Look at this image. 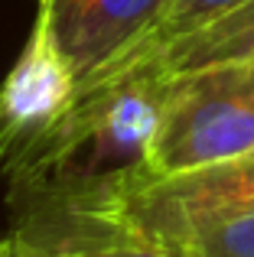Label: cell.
<instances>
[{
    "label": "cell",
    "instance_id": "5b68a950",
    "mask_svg": "<svg viewBox=\"0 0 254 257\" xmlns=\"http://www.w3.org/2000/svg\"><path fill=\"white\" fill-rule=\"evenodd\" d=\"M0 257H189L179 244L78 221H13Z\"/></svg>",
    "mask_w": 254,
    "mask_h": 257
},
{
    "label": "cell",
    "instance_id": "277c9868",
    "mask_svg": "<svg viewBox=\"0 0 254 257\" xmlns=\"http://www.w3.org/2000/svg\"><path fill=\"white\" fill-rule=\"evenodd\" d=\"M166 0H36V20L72 65L78 88L121 62L150 33Z\"/></svg>",
    "mask_w": 254,
    "mask_h": 257
},
{
    "label": "cell",
    "instance_id": "8992f818",
    "mask_svg": "<svg viewBox=\"0 0 254 257\" xmlns=\"http://www.w3.org/2000/svg\"><path fill=\"white\" fill-rule=\"evenodd\" d=\"M238 59H254V0H244L241 7L218 17L215 23L202 26L199 33L176 39L173 46H166V49L153 52V56L140 59L134 65L108 72V75L88 82L85 88L101 82H117V78H166L186 69H199V65H212V62H238Z\"/></svg>",
    "mask_w": 254,
    "mask_h": 257
},
{
    "label": "cell",
    "instance_id": "6da1fadb",
    "mask_svg": "<svg viewBox=\"0 0 254 257\" xmlns=\"http://www.w3.org/2000/svg\"><path fill=\"white\" fill-rule=\"evenodd\" d=\"M254 212V153L166 179H121L75 205L20 212L13 221H78L179 244L192 231Z\"/></svg>",
    "mask_w": 254,
    "mask_h": 257
},
{
    "label": "cell",
    "instance_id": "7a4b0ae2",
    "mask_svg": "<svg viewBox=\"0 0 254 257\" xmlns=\"http://www.w3.org/2000/svg\"><path fill=\"white\" fill-rule=\"evenodd\" d=\"M160 124L140 179H166L254 153V59L160 78Z\"/></svg>",
    "mask_w": 254,
    "mask_h": 257
},
{
    "label": "cell",
    "instance_id": "3957f363",
    "mask_svg": "<svg viewBox=\"0 0 254 257\" xmlns=\"http://www.w3.org/2000/svg\"><path fill=\"white\" fill-rule=\"evenodd\" d=\"M78 78L49 30L33 20L17 62L0 82V173H10L75 107Z\"/></svg>",
    "mask_w": 254,
    "mask_h": 257
},
{
    "label": "cell",
    "instance_id": "52a82bcc",
    "mask_svg": "<svg viewBox=\"0 0 254 257\" xmlns=\"http://www.w3.org/2000/svg\"><path fill=\"white\" fill-rule=\"evenodd\" d=\"M241 4H244V0H166V4H163V13H160L157 23L150 26V33H147V36L137 43V49H134L131 56H124L121 62H114L111 69H104L101 75L117 72V69H124V65L140 62V59H147V56H153V52L173 46L176 39L192 36V33H199L202 26L215 23L218 17L231 13L235 7H241ZM101 75H95V78H101ZM95 78H91V82H95Z\"/></svg>",
    "mask_w": 254,
    "mask_h": 257
},
{
    "label": "cell",
    "instance_id": "ba28073f",
    "mask_svg": "<svg viewBox=\"0 0 254 257\" xmlns=\"http://www.w3.org/2000/svg\"><path fill=\"white\" fill-rule=\"evenodd\" d=\"M179 247L189 257H254V212L192 231Z\"/></svg>",
    "mask_w": 254,
    "mask_h": 257
}]
</instances>
